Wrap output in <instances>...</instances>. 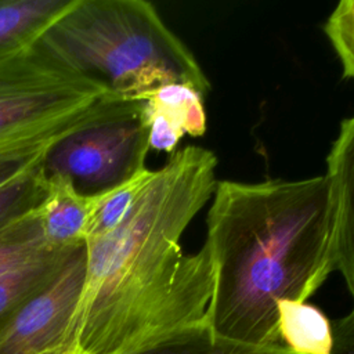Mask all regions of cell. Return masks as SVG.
I'll use <instances>...</instances> for the list:
<instances>
[{
    "label": "cell",
    "mask_w": 354,
    "mask_h": 354,
    "mask_svg": "<svg viewBox=\"0 0 354 354\" xmlns=\"http://www.w3.org/2000/svg\"><path fill=\"white\" fill-rule=\"evenodd\" d=\"M141 354H293L282 343L249 346L216 337L209 326Z\"/></svg>",
    "instance_id": "cell-17"
},
{
    "label": "cell",
    "mask_w": 354,
    "mask_h": 354,
    "mask_svg": "<svg viewBox=\"0 0 354 354\" xmlns=\"http://www.w3.org/2000/svg\"><path fill=\"white\" fill-rule=\"evenodd\" d=\"M77 249H47L0 277V330L24 304L57 278Z\"/></svg>",
    "instance_id": "cell-10"
},
{
    "label": "cell",
    "mask_w": 354,
    "mask_h": 354,
    "mask_svg": "<svg viewBox=\"0 0 354 354\" xmlns=\"http://www.w3.org/2000/svg\"><path fill=\"white\" fill-rule=\"evenodd\" d=\"M332 201V249L337 270L354 300V116L340 124L326 158Z\"/></svg>",
    "instance_id": "cell-7"
},
{
    "label": "cell",
    "mask_w": 354,
    "mask_h": 354,
    "mask_svg": "<svg viewBox=\"0 0 354 354\" xmlns=\"http://www.w3.org/2000/svg\"><path fill=\"white\" fill-rule=\"evenodd\" d=\"M148 151L142 101L123 98L100 118L54 142L41 167L47 176L69 178L84 194H97L145 170Z\"/></svg>",
    "instance_id": "cell-5"
},
{
    "label": "cell",
    "mask_w": 354,
    "mask_h": 354,
    "mask_svg": "<svg viewBox=\"0 0 354 354\" xmlns=\"http://www.w3.org/2000/svg\"><path fill=\"white\" fill-rule=\"evenodd\" d=\"M330 354H354V307L344 317L332 321Z\"/></svg>",
    "instance_id": "cell-19"
},
{
    "label": "cell",
    "mask_w": 354,
    "mask_h": 354,
    "mask_svg": "<svg viewBox=\"0 0 354 354\" xmlns=\"http://www.w3.org/2000/svg\"><path fill=\"white\" fill-rule=\"evenodd\" d=\"M151 174L152 170L147 167L118 187L91 194L93 213L86 242L111 232L127 217Z\"/></svg>",
    "instance_id": "cell-14"
},
{
    "label": "cell",
    "mask_w": 354,
    "mask_h": 354,
    "mask_svg": "<svg viewBox=\"0 0 354 354\" xmlns=\"http://www.w3.org/2000/svg\"><path fill=\"white\" fill-rule=\"evenodd\" d=\"M40 43L120 97L141 100L176 82L210 90L194 54L145 0H76Z\"/></svg>",
    "instance_id": "cell-3"
},
{
    "label": "cell",
    "mask_w": 354,
    "mask_h": 354,
    "mask_svg": "<svg viewBox=\"0 0 354 354\" xmlns=\"http://www.w3.org/2000/svg\"><path fill=\"white\" fill-rule=\"evenodd\" d=\"M116 101H119L116 95H108L93 108L59 124L28 137L0 144V185L28 167L39 163L54 142L82 124L100 118L108 112L116 104Z\"/></svg>",
    "instance_id": "cell-11"
},
{
    "label": "cell",
    "mask_w": 354,
    "mask_h": 354,
    "mask_svg": "<svg viewBox=\"0 0 354 354\" xmlns=\"http://www.w3.org/2000/svg\"><path fill=\"white\" fill-rule=\"evenodd\" d=\"M86 267L84 246L75 250L57 278L24 304L0 330V354L75 351V313Z\"/></svg>",
    "instance_id": "cell-6"
},
{
    "label": "cell",
    "mask_w": 354,
    "mask_h": 354,
    "mask_svg": "<svg viewBox=\"0 0 354 354\" xmlns=\"http://www.w3.org/2000/svg\"><path fill=\"white\" fill-rule=\"evenodd\" d=\"M36 209L0 231V277L50 249L44 243Z\"/></svg>",
    "instance_id": "cell-16"
},
{
    "label": "cell",
    "mask_w": 354,
    "mask_h": 354,
    "mask_svg": "<svg viewBox=\"0 0 354 354\" xmlns=\"http://www.w3.org/2000/svg\"><path fill=\"white\" fill-rule=\"evenodd\" d=\"M55 354H76L75 351H61V353H55Z\"/></svg>",
    "instance_id": "cell-20"
},
{
    "label": "cell",
    "mask_w": 354,
    "mask_h": 354,
    "mask_svg": "<svg viewBox=\"0 0 354 354\" xmlns=\"http://www.w3.org/2000/svg\"><path fill=\"white\" fill-rule=\"evenodd\" d=\"M281 343L293 354H330L332 321L307 301L281 300L277 304Z\"/></svg>",
    "instance_id": "cell-12"
},
{
    "label": "cell",
    "mask_w": 354,
    "mask_h": 354,
    "mask_svg": "<svg viewBox=\"0 0 354 354\" xmlns=\"http://www.w3.org/2000/svg\"><path fill=\"white\" fill-rule=\"evenodd\" d=\"M113 94L62 62L40 41L0 61V144L28 137Z\"/></svg>",
    "instance_id": "cell-4"
},
{
    "label": "cell",
    "mask_w": 354,
    "mask_h": 354,
    "mask_svg": "<svg viewBox=\"0 0 354 354\" xmlns=\"http://www.w3.org/2000/svg\"><path fill=\"white\" fill-rule=\"evenodd\" d=\"M142 108L167 118L184 134L201 137L206 133V112L203 95L189 84L169 83L141 98Z\"/></svg>",
    "instance_id": "cell-13"
},
{
    "label": "cell",
    "mask_w": 354,
    "mask_h": 354,
    "mask_svg": "<svg viewBox=\"0 0 354 354\" xmlns=\"http://www.w3.org/2000/svg\"><path fill=\"white\" fill-rule=\"evenodd\" d=\"M41 160L0 185V231L35 210L41 202L46 191Z\"/></svg>",
    "instance_id": "cell-15"
},
{
    "label": "cell",
    "mask_w": 354,
    "mask_h": 354,
    "mask_svg": "<svg viewBox=\"0 0 354 354\" xmlns=\"http://www.w3.org/2000/svg\"><path fill=\"white\" fill-rule=\"evenodd\" d=\"M216 155L187 145L141 189L127 217L84 243V279L75 313L76 354H141L207 325L213 267L202 246L180 239L213 196Z\"/></svg>",
    "instance_id": "cell-1"
},
{
    "label": "cell",
    "mask_w": 354,
    "mask_h": 354,
    "mask_svg": "<svg viewBox=\"0 0 354 354\" xmlns=\"http://www.w3.org/2000/svg\"><path fill=\"white\" fill-rule=\"evenodd\" d=\"M324 32L342 62L343 76L354 80V0H342L333 8Z\"/></svg>",
    "instance_id": "cell-18"
},
{
    "label": "cell",
    "mask_w": 354,
    "mask_h": 354,
    "mask_svg": "<svg viewBox=\"0 0 354 354\" xmlns=\"http://www.w3.org/2000/svg\"><path fill=\"white\" fill-rule=\"evenodd\" d=\"M36 210L50 249L84 246L93 213L91 194L82 192L66 177L46 174V191Z\"/></svg>",
    "instance_id": "cell-8"
},
{
    "label": "cell",
    "mask_w": 354,
    "mask_h": 354,
    "mask_svg": "<svg viewBox=\"0 0 354 354\" xmlns=\"http://www.w3.org/2000/svg\"><path fill=\"white\" fill-rule=\"evenodd\" d=\"M76 0H0V61L36 46Z\"/></svg>",
    "instance_id": "cell-9"
},
{
    "label": "cell",
    "mask_w": 354,
    "mask_h": 354,
    "mask_svg": "<svg viewBox=\"0 0 354 354\" xmlns=\"http://www.w3.org/2000/svg\"><path fill=\"white\" fill-rule=\"evenodd\" d=\"M203 246L213 267L210 332L249 346L281 343L277 304L307 301L335 270L328 177L217 181Z\"/></svg>",
    "instance_id": "cell-2"
}]
</instances>
